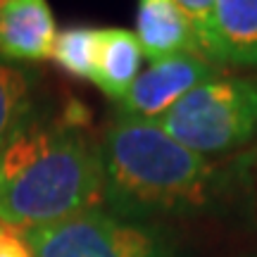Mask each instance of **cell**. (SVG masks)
I'll return each mask as SVG.
<instances>
[{
	"label": "cell",
	"instance_id": "1",
	"mask_svg": "<svg viewBox=\"0 0 257 257\" xmlns=\"http://www.w3.org/2000/svg\"><path fill=\"white\" fill-rule=\"evenodd\" d=\"M102 200L100 146L72 117L29 112L0 148V224L36 229Z\"/></svg>",
	"mask_w": 257,
	"mask_h": 257
},
{
	"label": "cell",
	"instance_id": "2",
	"mask_svg": "<svg viewBox=\"0 0 257 257\" xmlns=\"http://www.w3.org/2000/svg\"><path fill=\"white\" fill-rule=\"evenodd\" d=\"M100 160L102 198L128 217L195 207L212 179L207 157L174 141L160 121L121 112L102 136Z\"/></svg>",
	"mask_w": 257,
	"mask_h": 257
},
{
	"label": "cell",
	"instance_id": "3",
	"mask_svg": "<svg viewBox=\"0 0 257 257\" xmlns=\"http://www.w3.org/2000/svg\"><path fill=\"white\" fill-rule=\"evenodd\" d=\"M157 121L195 155L238 150L257 136V79H212L193 88Z\"/></svg>",
	"mask_w": 257,
	"mask_h": 257
},
{
	"label": "cell",
	"instance_id": "4",
	"mask_svg": "<svg viewBox=\"0 0 257 257\" xmlns=\"http://www.w3.org/2000/svg\"><path fill=\"white\" fill-rule=\"evenodd\" d=\"M22 238L34 257H169L157 233L98 207L22 231Z\"/></svg>",
	"mask_w": 257,
	"mask_h": 257
},
{
	"label": "cell",
	"instance_id": "5",
	"mask_svg": "<svg viewBox=\"0 0 257 257\" xmlns=\"http://www.w3.org/2000/svg\"><path fill=\"white\" fill-rule=\"evenodd\" d=\"M217 79V67L195 53H179L150 62L119 100L121 114L157 121L193 88Z\"/></svg>",
	"mask_w": 257,
	"mask_h": 257
},
{
	"label": "cell",
	"instance_id": "6",
	"mask_svg": "<svg viewBox=\"0 0 257 257\" xmlns=\"http://www.w3.org/2000/svg\"><path fill=\"white\" fill-rule=\"evenodd\" d=\"M57 36L55 15L48 0H3L0 57L5 62H41L50 57Z\"/></svg>",
	"mask_w": 257,
	"mask_h": 257
},
{
	"label": "cell",
	"instance_id": "7",
	"mask_svg": "<svg viewBox=\"0 0 257 257\" xmlns=\"http://www.w3.org/2000/svg\"><path fill=\"white\" fill-rule=\"evenodd\" d=\"M134 34L150 62L179 53L200 55L195 31L174 0H138Z\"/></svg>",
	"mask_w": 257,
	"mask_h": 257
},
{
	"label": "cell",
	"instance_id": "8",
	"mask_svg": "<svg viewBox=\"0 0 257 257\" xmlns=\"http://www.w3.org/2000/svg\"><path fill=\"white\" fill-rule=\"evenodd\" d=\"M217 62L257 69V0H214Z\"/></svg>",
	"mask_w": 257,
	"mask_h": 257
},
{
	"label": "cell",
	"instance_id": "9",
	"mask_svg": "<svg viewBox=\"0 0 257 257\" xmlns=\"http://www.w3.org/2000/svg\"><path fill=\"white\" fill-rule=\"evenodd\" d=\"M143 64V48L128 29H100L91 81L107 98L121 100L138 79Z\"/></svg>",
	"mask_w": 257,
	"mask_h": 257
},
{
	"label": "cell",
	"instance_id": "10",
	"mask_svg": "<svg viewBox=\"0 0 257 257\" xmlns=\"http://www.w3.org/2000/svg\"><path fill=\"white\" fill-rule=\"evenodd\" d=\"M98 31L100 29L93 27H67L57 31L50 60L74 79L91 81L98 50Z\"/></svg>",
	"mask_w": 257,
	"mask_h": 257
},
{
	"label": "cell",
	"instance_id": "11",
	"mask_svg": "<svg viewBox=\"0 0 257 257\" xmlns=\"http://www.w3.org/2000/svg\"><path fill=\"white\" fill-rule=\"evenodd\" d=\"M31 112V79L12 62L0 57V148Z\"/></svg>",
	"mask_w": 257,
	"mask_h": 257
},
{
	"label": "cell",
	"instance_id": "12",
	"mask_svg": "<svg viewBox=\"0 0 257 257\" xmlns=\"http://www.w3.org/2000/svg\"><path fill=\"white\" fill-rule=\"evenodd\" d=\"M191 22L200 55L210 62H217V46H214V24H212V5L214 0H174Z\"/></svg>",
	"mask_w": 257,
	"mask_h": 257
},
{
	"label": "cell",
	"instance_id": "13",
	"mask_svg": "<svg viewBox=\"0 0 257 257\" xmlns=\"http://www.w3.org/2000/svg\"><path fill=\"white\" fill-rule=\"evenodd\" d=\"M0 257H34L22 236L0 224Z\"/></svg>",
	"mask_w": 257,
	"mask_h": 257
},
{
	"label": "cell",
	"instance_id": "14",
	"mask_svg": "<svg viewBox=\"0 0 257 257\" xmlns=\"http://www.w3.org/2000/svg\"><path fill=\"white\" fill-rule=\"evenodd\" d=\"M0 5H3V0H0Z\"/></svg>",
	"mask_w": 257,
	"mask_h": 257
}]
</instances>
